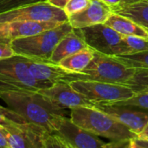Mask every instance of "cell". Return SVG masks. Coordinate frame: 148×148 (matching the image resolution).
<instances>
[{
    "label": "cell",
    "instance_id": "1",
    "mask_svg": "<svg viewBox=\"0 0 148 148\" xmlns=\"http://www.w3.org/2000/svg\"><path fill=\"white\" fill-rule=\"evenodd\" d=\"M0 99L29 124L40 126L50 133L55 132L56 121L66 116L64 108L56 105L37 92H3L0 93Z\"/></svg>",
    "mask_w": 148,
    "mask_h": 148
},
{
    "label": "cell",
    "instance_id": "2",
    "mask_svg": "<svg viewBox=\"0 0 148 148\" xmlns=\"http://www.w3.org/2000/svg\"><path fill=\"white\" fill-rule=\"evenodd\" d=\"M70 120L83 129L111 141L136 137L127 126L95 106H77L70 109Z\"/></svg>",
    "mask_w": 148,
    "mask_h": 148
},
{
    "label": "cell",
    "instance_id": "3",
    "mask_svg": "<svg viewBox=\"0 0 148 148\" xmlns=\"http://www.w3.org/2000/svg\"><path fill=\"white\" fill-rule=\"evenodd\" d=\"M74 28L69 21L40 33L16 39L10 45L16 55L32 59L49 60L58 43Z\"/></svg>",
    "mask_w": 148,
    "mask_h": 148
},
{
    "label": "cell",
    "instance_id": "4",
    "mask_svg": "<svg viewBox=\"0 0 148 148\" xmlns=\"http://www.w3.org/2000/svg\"><path fill=\"white\" fill-rule=\"evenodd\" d=\"M136 70L129 68L114 56L106 55L95 51L89 65L83 70L86 79L128 85Z\"/></svg>",
    "mask_w": 148,
    "mask_h": 148
},
{
    "label": "cell",
    "instance_id": "5",
    "mask_svg": "<svg viewBox=\"0 0 148 148\" xmlns=\"http://www.w3.org/2000/svg\"><path fill=\"white\" fill-rule=\"evenodd\" d=\"M70 85L95 104H112L130 99L136 93L128 85L88 79L74 80Z\"/></svg>",
    "mask_w": 148,
    "mask_h": 148
},
{
    "label": "cell",
    "instance_id": "6",
    "mask_svg": "<svg viewBox=\"0 0 148 148\" xmlns=\"http://www.w3.org/2000/svg\"><path fill=\"white\" fill-rule=\"evenodd\" d=\"M78 30L87 44L95 51L110 56L131 53L130 49L123 41L122 35L105 24Z\"/></svg>",
    "mask_w": 148,
    "mask_h": 148
},
{
    "label": "cell",
    "instance_id": "7",
    "mask_svg": "<svg viewBox=\"0 0 148 148\" xmlns=\"http://www.w3.org/2000/svg\"><path fill=\"white\" fill-rule=\"evenodd\" d=\"M69 17L63 9L58 8L47 1L38 2L18 7L0 13V24L17 21L36 22H67Z\"/></svg>",
    "mask_w": 148,
    "mask_h": 148
},
{
    "label": "cell",
    "instance_id": "8",
    "mask_svg": "<svg viewBox=\"0 0 148 148\" xmlns=\"http://www.w3.org/2000/svg\"><path fill=\"white\" fill-rule=\"evenodd\" d=\"M0 74L13 81L23 90L37 92L51 86L53 84L36 79L31 73L26 58L23 56H13L0 59Z\"/></svg>",
    "mask_w": 148,
    "mask_h": 148
},
{
    "label": "cell",
    "instance_id": "9",
    "mask_svg": "<svg viewBox=\"0 0 148 148\" xmlns=\"http://www.w3.org/2000/svg\"><path fill=\"white\" fill-rule=\"evenodd\" d=\"M0 129L10 148H45V137L47 133H50L40 126L29 123L11 127L0 126Z\"/></svg>",
    "mask_w": 148,
    "mask_h": 148
},
{
    "label": "cell",
    "instance_id": "10",
    "mask_svg": "<svg viewBox=\"0 0 148 148\" xmlns=\"http://www.w3.org/2000/svg\"><path fill=\"white\" fill-rule=\"evenodd\" d=\"M75 148H105L107 143L97 135L75 125L70 118H60L55 126V132Z\"/></svg>",
    "mask_w": 148,
    "mask_h": 148
},
{
    "label": "cell",
    "instance_id": "11",
    "mask_svg": "<svg viewBox=\"0 0 148 148\" xmlns=\"http://www.w3.org/2000/svg\"><path fill=\"white\" fill-rule=\"evenodd\" d=\"M95 107L109 114L134 134L139 135L148 123V112L117 104H95Z\"/></svg>",
    "mask_w": 148,
    "mask_h": 148
},
{
    "label": "cell",
    "instance_id": "12",
    "mask_svg": "<svg viewBox=\"0 0 148 148\" xmlns=\"http://www.w3.org/2000/svg\"><path fill=\"white\" fill-rule=\"evenodd\" d=\"M37 92L64 109H72L77 106H95L94 102L75 91L69 82H56L49 87L37 91Z\"/></svg>",
    "mask_w": 148,
    "mask_h": 148
},
{
    "label": "cell",
    "instance_id": "13",
    "mask_svg": "<svg viewBox=\"0 0 148 148\" xmlns=\"http://www.w3.org/2000/svg\"><path fill=\"white\" fill-rule=\"evenodd\" d=\"M25 58L32 75L40 81L55 84L61 81L70 83L74 80L86 79V76L84 74L69 72L59 65L52 63L49 60Z\"/></svg>",
    "mask_w": 148,
    "mask_h": 148
},
{
    "label": "cell",
    "instance_id": "14",
    "mask_svg": "<svg viewBox=\"0 0 148 148\" xmlns=\"http://www.w3.org/2000/svg\"><path fill=\"white\" fill-rule=\"evenodd\" d=\"M64 23V22H63ZM62 24V22L17 21L0 24V43L10 44L12 41L29 37L42 31L52 29Z\"/></svg>",
    "mask_w": 148,
    "mask_h": 148
},
{
    "label": "cell",
    "instance_id": "15",
    "mask_svg": "<svg viewBox=\"0 0 148 148\" xmlns=\"http://www.w3.org/2000/svg\"><path fill=\"white\" fill-rule=\"evenodd\" d=\"M114 11L101 0H91L83 10L69 17V23L74 29H82L104 24Z\"/></svg>",
    "mask_w": 148,
    "mask_h": 148
},
{
    "label": "cell",
    "instance_id": "16",
    "mask_svg": "<svg viewBox=\"0 0 148 148\" xmlns=\"http://www.w3.org/2000/svg\"><path fill=\"white\" fill-rule=\"evenodd\" d=\"M87 47L89 46L81 36L79 30L74 29L58 43L50 56L49 61L58 65L63 58Z\"/></svg>",
    "mask_w": 148,
    "mask_h": 148
},
{
    "label": "cell",
    "instance_id": "17",
    "mask_svg": "<svg viewBox=\"0 0 148 148\" xmlns=\"http://www.w3.org/2000/svg\"><path fill=\"white\" fill-rule=\"evenodd\" d=\"M104 24L122 36H137L148 40V30L125 16L113 12Z\"/></svg>",
    "mask_w": 148,
    "mask_h": 148
},
{
    "label": "cell",
    "instance_id": "18",
    "mask_svg": "<svg viewBox=\"0 0 148 148\" xmlns=\"http://www.w3.org/2000/svg\"><path fill=\"white\" fill-rule=\"evenodd\" d=\"M95 55V50L87 47L63 58L58 65L63 69L76 73H82L83 70L89 65Z\"/></svg>",
    "mask_w": 148,
    "mask_h": 148
},
{
    "label": "cell",
    "instance_id": "19",
    "mask_svg": "<svg viewBox=\"0 0 148 148\" xmlns=\"http://www.w3.org/2000/svg\"><path fill=\"white\" fill-rule=\"evenodd\" d=\"M114 12L133 19L148 30V1L127 4Z\"/></svg>",
    "mask_w": 148,
    "mask_h": 148
},
{
    "label": "cell",
    "instance_id": "20",
    "mask_svg": "<svg viewBox=\"0 0 148 148\" xmlns=\"http://www.w3.org/2000/svg\"><path fill=\"white\" fill-rule=\"evenodd\" d=\"M114 57L129 68H133L135 70H148V50L134 53L117 55Z\"/></svg>",
    "mask_w": 148,
    "mask_h": 148
},
{
    "label": "cell",
    "instance_id": "21",
    "mask_svg": "<svg viewBox=\"0 0 148 148\" xmlns=\"http://www.w3.org/2000/svg\"><path fill=\"white\" fill-rule=\"evenodd\" d=\"M112 104L130 106H134L140 110L148 112V91L138 92L130 99L115 102V103H112Z\"/></svg>",
    "mask_w": 148,
    "mask_h": 148
},
{
    "label": "cell",
    "instance_id": "22",
    "mask_svg": "<svg viewBox=\"0 0 148 148\" xmlns=\"http://www.w3.org/2000/svg\"><path fill=\"white\" fill-rule=\"evenodd\" d=\"M128 86L132 87L135 92L148 91V70H136L133 78L128 82Z\"/></svg>",
    "mask_w": 148,
    "mask_h": 148
},
{
    "label": "cell",
    "instance_id": "23",
    "mask_svg": "<svg viewBox=\"0 0 148 148\" xmlns=\"http://www.w3.org/2000/svg\"><path fill=\"white\" fill-rule=\"evenodd\" d=\"M123 41L130 49L131 53L147 51L148 40L137 36H122Z\"/></svg>",
    "mask_w": 148,
    "mask_h": 148
},
{
    "label": "cell",
    "instance_id": "24",
    "mask_svg": "<svg viewBox=\"0 0 148 148\" xmlns=\"http://www.w3.org/2000/svg\"><path fill=\"white\" fill-rule=\"evenodd\" d=\"M45 148H75L56 133H47L44 140Z\"/></svg>",
    "mask_w": 148,
    "mask_h": 148
},
{
    "label": "cell",
    "instance_id": "25",
    "mask_svg": "<svg viewBox=\"0 0 148 148\" xmlns=\"http://www.w3.org/2000/svg\"><path fill=\"white\" fill-rule=\"evenodd\" d=\"M46 0H0V13Z\"/></svg>",
    "mask_w": 148,
    "mask_h": 148
},
{
    "label": "cell",
    "instance_id": "26",
    "mask_svg": "<svg viewBox=\"0 0 148 148\" xmlns=\"http://www.w3.org/2000/svg\"><path fill=\"white\" fill-rule=\"evenodd\" d=\"M90 1L91 0H70L64 6L63 10L66 15L69 17L86 9L89 5Z\"/></svg>",
    "mask_w": 148,
    "mask_h": 148
},
{
    "label": "cell",
    "instance_id": "27",
    "mask_svg": "<svg viewBox=\"0 0 148 148\" xmlns=\"http://www.w3.org/2000/svg\"><path fill=\"white\" fill-rule=\"evenodd\" d=\"M10 91H26V90H23L18 85H16L13 81L0 74V93L3 92H10Z\"/></svg>",
    "mask_w": 148,
    "mask_h": 148
},
{
    "label": "cell",
    "instance_id": "28",
    "mask_svg": "<svg viewBox=\"0 0 148 148\" xmlns=\"http://www.w3.org/2000/svg\"><path fill=\"white\" fill-rule=\"evenodd\" d=\"M13 56H16V53L13 51L10 44L0 43V59L8 58Z\"/></svg>",
    "mask_w": 148,
    "mask_h": 148
},
{
    "label": "cell",
    "instance_id": "29",
    "mask_svg": "<svg viewBox=\"0 0 148 148\" xmlns=\"http://www.w3.org/2000/svg\"><path fill=\"white\" fill-rule=\"evenodd\" d=\"M108 6H109L113 11H115L126 5L124 0H101Z\"/></svg>",
    "mask_w": 148,
    "mask_h": 148
},
{
    "label": "cell",
    "instance_id": "30",
    "mask_svg": "<svg viewBox=\"0 0 148 148\" xmlns=\"http://www.w3.org/2000/svg\"><path fill=\"white\" fill-rule=\"evenodd\" d=\"M130 142V140H124L119 141H111L107 143L105 148H127Z\"/></svg>",
    "mask_w": 148,
    "mask_h": 148
},
{
    "label": "cell",
    "instance_id": "31",
    "mask_svg": "<svg viewBox=\"0 0 148 148\" xmlns=\"http://www.w3.org/2000/svg\"><path fill=\"white\" fill-rule=\"evenodd\" d=\"M17 125H20V124L13 122V121L8 120L7 118L2 116L0 114V126H3V127H11V126H17Z\"/></svg>",
    "mask_w": 148,
    "mask_h": 148
},
{
    "label": "cell",
    "instance_id": "32",
    "mask_svg": "<svg viewBox=\"0 0 148 148\" xmlns=\"http://www.w3.org/2000/svg\"><path fill=\"white\" fill-rule=\"evenodd\" d=\"M48 3H49L50 4L54 5V6H56L58 8H61V9H63L64 6L66 5V3L70 1V0H46Z\"/></svg>",
    "mask_w": 148,
    "mask_h": 148
},
{
    "label": "cell",
    "instance_id": "33",
    "mask_svg": "<svg viewBox=\"0 0 148 148\" xmlns=\"http://www.w3.org/2000/svg\"><path fill=\"white\" fill-rule=\"evenodd\" d=\"M132 140H133V142L135 144V145H137L138 147H140L141 148H148V141L147 140H140V139H138V138H134V139H132Z\"/></svg>",
    "mask_w": 148,
    "mask_h": 148
},
{
    "label": "cell",
    "instance_id": "34",
    "mask_svg": "<svg viewBox=\"0 0 148 148\" xmlns=\"http://www.w3.org/2000/svg\"><path fill=\"white\" fill-rule=\"evenodd\" d=\"M0 148H10L7 141V139L2 133L1 129H0Z\"/></svg>",
    "mask_w": 148,
    "mask_h": 148
},
{
    "label": "cell",
    "instance_id": "35",
    "mask_svg": "<svg viewBox=\"0 0 148 148\" xmlns=\"http://www.w3.org/2000/svg\"><path fill=\"white\" fill-rule=\"evenodd\" d=\"M136 138L140 139V140H147L148 141V133H140L139 135L136 136Z\"/></svg>",
    "mask_w": 148,
    "mask_h": 148
},
{
    "label": "cell",
    "instance_id": "36",
    "mask_svg": "<svg viewBox=\"0 0 148 148\" xmlns=\"http://www.w3.org/2000/svg\"><path fill=\"white\" fill-rule=\"evenodd\" d=\"M144 1H148V0H124L126 5L127 4H132V3H139V2H144Z\"/></svg>",
    "mask_w": 148,
    "mask_h": 148
},
{
    "label": "cell",
    "instance_id": "37",
    "mask_svg": "<svg viewBox=\"0 0 148 148\" xmlns=\"http://www.w3.org/2000/svg\"><path fill=\"white\" fill-rule=\"evenodd\" d=\"M127 148H141V147H138L137 145H135V144L133 142V140H130V142H129V144H128V146H127Z\"/></svg>",
    "mask_w": 148,
    "mask_h": 148
},
{
    "label": "cell",
    "instance_id": "38",
    "mask_svg": "<svg viewBox=\"0 0 148 148\" xmlns=\"http://www.w3.org/2000/svg\"><path fill=\"white\" fill-rule=\"evenodd\" d=\"M148 133V123L147 124V126H145V128L143 129V131L140 133Z\"/></svg>",
    "mask_w": 148,
    "mask_h": 148
}]
</instances>
